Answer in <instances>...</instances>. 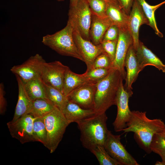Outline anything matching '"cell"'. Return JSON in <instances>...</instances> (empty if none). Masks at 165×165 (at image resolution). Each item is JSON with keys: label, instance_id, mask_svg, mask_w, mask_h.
Instances as JSON below:
<instances>
[{"label": "cell", "instance_id": "cell-9", "mask_svg": "<svg viewBox=\"0 0 165 165\" xmlns=\"http://www.w3.org/2000/svg\"><path fill=\"white\" fill-rule=\"evenodd\" d=\"M120 135H114L108 130L104 147L113 159L122 165H139L134 158L126 150L120 141Z\"/></svg>", "mask_w": 165, "mask_h": 165}, {"label": "cell", "instance_id": "cell-30", "mask_svg": "<svg viewBox=\"0 0 165 165\" xmlns=\"http://www.w3.org/2000/svg\"><path fill=\"white\" fill-rule=\"evenodd\" d=\"M92 14L100 17L106 16L107 2L104 0H86Z\"/></svg>", "mask_w": 165, "mask_h": 165}, {"label": "cell", "instance_id": "cell-22", "mask_svg": "<svg viewBox=\"0 0 165 165\" xmlns=\"http://www.w3.org/2000/svg\"><path fill=\"white\" fill-rule=\"evenodd\" d=\"M89 82L83 74L75 73L72 71L68 67L64 76L63 93L68 97L72 91Z\"/></svg>", "mask_w": 165, "mask_h": 165}, {"label": "cell", "instance_id": "cell-6", "mask_svg": "<svg viewBox=\"0 0 165 165\" xmlns=\"http://www.w3.org/2000/svg\"><path fill=\"white\" fill-rule=\"evenodd\" d=\"M68 20L76 28L82 36L90 41L89 31L92 13L86 0H79L75 6L69 7Z\"/></svg>", "mask_w": 165, "mask_h": 165}, {"label": "cell", "instance_id": "cell-8", "mask_svg": "<svg viewBox=\"0 0 165 165\" xmlns=\"http://www.w3.org/2000/svg\"><path fill=\"white\" fill-rule=\"evenodd\" d=\"M73 27V35L75 43L83 61L86 64V72L89 71L93 69L96 58L104 52L103 50L101 44L96 45L90 41L84 38L77 29Z\"/></svg>", "mask_w": 165, "mask_h": 165}, {"label": "cell", "instance_id": "cell-41", "mask_svg": "<svg viewBox=\"0 0 165 165\" xmlns=\"http://www.w3.org/2000/svg\"><path fill=\"white\" fill-rule=\"evenodd\" d=\"M161 136L165 137V130L162 133L159 134Z\"/></svg>", "mask_w": 165, "mask_h": 165}, {"label": "cell", "instance_id": "cell-34", "mask_svg": "<svg viewBox=\"0 0 165 165\" xmlns=\"http://www.w3.org/2000/svg\"><path fill=\"white\" fill-rule=\"evenodd\" d=\"M119 28L116 25L112 24L108 29L103 38L102 41H115L118 40Z\"/></svg>", "mask_w": 165, "mask_h": 165}, {"label": "cell", "instance_id": "cell-3", "mask_svg": "<svg viewBox=\"0 0 165 165\" xmlns=\"http://www.w3.org/2000/svg\"><path fill=\"white\" fill-rule=\"evenodd\" d=\"M122 79L119 72L113 68L107 76L96 83L93 108L96 113H105L110 107L116 105V94Z\"/></svg>", "mask_w": 165, "mask_h": 165}, {"label": "cell", "instance_id": "cell-42", "mask_svg": "<svg viewBox=\"0 0 165 165\" xmlns=\"http://www.w3.org/2000/svg\"><path fill=\"white\" fill-rule=\"evenodd\" d=\"M57 1L59 2L63 1L64 0H57Z\"/></svg>", "mask_w": 165, "mask_h": 165}, {"label": "cell", "instance_id": "cell-4", "mask_svg": "<svg viewBox=\"0 0 165 165\" xmlns=\"http://www.w3.org/2000/svg\"><path fill=\"white\" fill-rule=\"evenodd\" d=\"M73 27L68 20L66 26L53 34L43 37L42 42L62 55L71 57L83 61L75 43L73 37Z\"/></svg>", "mask_w": 165, "mask_h": 165}, {"label": "cell", "instance_id": "cell-36", "mask_svg": "<svg viewBox=\"0 0 165 165\" xmlns=\"http://www.w3.org/2000/svg\"><path fill=\"white\" fill-rule=\"evenodd\" d=\"M134 0H118L120 7L128 15L131 11Z\"/></svg>", "mask_w": 165, "mask_h": 165}, {"label": "cell", "instance_id": "cell-24", "mask_svg": "<svg viewBox=\"0 0 165 165\" xmlns=\"http://www.w3.org/2000/svg\"><path fill=\"white\" fill-rule=\"evenodd\" d=\"M56 107L47 98H39L33 101L31 111L28 114L34 118H43L52 112Z\"/></svg>", "mask_w": 165, "mask_h": 165}, {"label": "cell", "instance_id": "cell-29", "mask_svg": "<svg viewBox=\"0 0 165 165\" xmlns=\"http://www.w3.org/2000/svg\"><path fill=\"white\" fill-rule=\"evenodd\" d=\"M113 68H94L83 74L89 82L97 83L107 76Z\"/></svg>", "mask_w": 165, "mask_h": 165}, {"label": "cell", "instance_id": "cell-39", "mask_svg": "<svg viewBox=\"0 0 165 165\" xmlns=\"http://www.w3.org/2000/svg\"><path fill=\"white\" fill-rule=\"evenodd\" d=\"M107 3L115 4L120 6L118 0H104Z\"/></svg>", "mask_w": 165, "mask_h": 165}, {"label": "cell", "instance_id": "cell-19", "mask_svg": "<svg viewBox=\"0 0 165 165\" xmlns=\"http://www.w3.org/2000/svg\"><path fill=\"white\" fill-rule=\"evenodd\" d=\"M136 54L143 69L148 65H151L155 67L163 72H165V64L140 41L136 50Z\"/></svg>", "mask_w": 165, "mask_h": 165}, {"label": "cell", "instance_id": "cell-11", "mask_svg": "<svg viewBox=\"0 0 165 165\" xmlns=\"http://www.w3.org/2000/svg\"><path fill=\"white\" fill-rule=\"evenodd\" d=\"M46 62L41 55L37 53L30 57L22 64L13 66L10 71L18 75L24 83H25L35 78L41 77L42 70Z\"/></svg>", "mask_w": 165, "mask_h": 165}, {"label": "cell", "instance_id": "cell-16", "mask_svg": "<svg viewBox=\"0 0 165 165\" xmlns=\"http://www.w3.org/2000/svg\"><path fill=\"white\" fill-rule=\"evenodd\" d=\"M124 66L127 69V75L124 87L127 92L133 94L132 84L137 79L140 72L143 70L138 61L133 44L130 46L128 51Z\"/></svg>", "mask_w": 165, "mask_h": 165}, {"label": "cell", "instance_id": "cell-14", "mask_svg": "<svg viewBox=\"0 0 165 165\" xmlns=\"http://www.w3.org/2000/svg\"><path fill=\"white\" fill-rule=\"evenodd\" d=\"M143 24L148 25V20L139 2L137 0H134L129 15L127 26L133 38V46L135 51L139 42V28Z\"/></svg>", "mask_w": 165, "mask_h": 165}, {"label": "cell", "instance_id": "cell-15", "mask_svg": "<svg viewBox=\"0 0 165 165\" xmlns=\"http://www.w3.org/2000/svg\"><path fill=\"white\" fill-rule=\"evenodd\" d=\"M96 83L89 82L72 91L68 96L69 101L85 109H93Z\"/></svg>", "mask_w": 165, "mask_h": 165}, {"label": "cell", "instance_id": "cell-17", "mask_svg": "<svg viewBox=\"0 0 165 165\" xmlns=\"http://www.w3.org/2000/svg\"><path fill=\"white\" fill-rule=\"evenodd\" d=\"M18 87V99L12 120L9 122L13 123L23 116L28 114L31 109L33 101L27 93L24 84L21 78L15 75Z\"/></svg>", "mask_w": 165, "mask_h": 165}, {"label": "cell", "instance_id": "cell-38", "mask_svg": "<svg viewBox=\"0 0 165 165\" xmlns=\"http://www.w3.org/2000/svg\"><path fill=\"white\" fill-rule=\"evenodd\" d=\"M79 0H70L69 7L75 6L77 5Z\"/></svg>", "mask_w": 165, "mask_h": 165}, {"label": "cell", "instance_id": "cell-21", "mask_svg": "<svg viewBox=\"0 0 165 165\" xmlns=\"http://www.w3.org/2000/svg\"><path fill=\"white\" fill-rule=\"evenodd\" d=\"M106 16L119 29L127 28L129 15L119 6L107 3Z\"/></svg>", "mask_w": 165, "mask_h": 165}, {"label": "cell", "instance_id": "cell-13", "mask_svg": "<svg viewBox=\"0 0 165 165\" xmlns=\"http://www.w3.org/2000/svg\"><path fill=\"white\" fill-rule=\"evenodd\" d=\"M132 44L133 38L128 29H119L115 58L112 68L118 70L123 80H125L127 75L124 68L125 58L130 46Z\"/></svg>", "mask_w": 165, "mask_h": 165}, {"label": "cell", "instance_id": "cell-25", "mask_svg": "<svg viewBox=\"0 0 165 165\" xmlns=\"http://www.w3.org/2000/svg\"><path fill=\"white\" fill-rule=\"evenodd\" d=\"M141 5L144 13L149 22V25L154 31L155 34L162 38L163 34L160 31L157 26L155 17V12L159 8L165 4V0L157 5L152 6L149 4L145 0H137Z\"/></svg>", "mask_w": 165, "mask_h": 165}, {"label": "cell", "instance_id": "cell-40", "mask_svg": "<svg viewBox=\"0 0 165 165\" xmlns=\"http://www.w3.org/2000/svg\"><path fill=\"white\" fill-rule=\"evenodd\" d=\"M155 164V165H165V162L162 160V161H157Z\"/></svg>", "mask_w": 165, "mask_h": 165}, {"label": "cell", "instance_id": "cell-23", "mask_svg": "<svg viewBox=\"0 0 165 165\" xmlns=\"http://www.w3.org/2000/svg\"><path fill=\"white\" fill-rule=\"evenodd\" d=\"M25 90L33 101L39 98H47L45 85L41 77L32 79L24 83Z\"/></svg>", "mask_w": 165, "mask_h": 165}, {"label": "cell", "instance_id": "cell-12", "mask_svg": "<svg viewBox=\"0 0 165 165\" xmlns=\"http://www.w3.org/2000/svg\"><path fill=\"white\" fill-rule=\"evenodd\" d=\"M68 67L58 61L44 64L41 78L44 83L60 90L63 93L64 76Z\"/></svg>", "mask_w": 165, "mask_h": 165}, {"label": "cell", "instance_id": "cell-10", "mask_svg": "<svg viewBox=\"0 0 165 165\" xmlns=\"http://www.w3.org/2000/svg\"><path fill=\"white\" fill-rule=\"evenodd\" d=\"M35 118L30 114L24 115L13 123L9 122L7 125L12 137L23 144L36 141L33 133Z\"/></svg>", "mask_w": 165, "mask_h": 165}, {"label": "cell", "instance_id": "cell-26", "mask_svg": "<svg viewBox=\"0 0 165 165\" xmlns=\"http://www.w3.org/2000/svg\"><path fill=\"white\" fill-rule=\"evenodd\" d=\"M45 85L47 99L62 111L69 101L68 97L58 89L50 85Z\"/></svg>", "mask_w": 165, "mask_h": 165}, {"label": "cell", "instance_id": "cell-32", "mask_svg": "<svg viewBox=\"0 0 165 165\" xmlns=\"http://www.w3.org/2000/svg\"><path fill=\"white\" fill-rule=\"evenodd\" d=\"M112 62L107 55L103 52L96 58L93 68H112Z\"/></svg>", "mask_w": 165, "mask_h": 165}, {"label": "cell", "instance_id": "cell-27", "mask_svg": "<svg viewBox=\"0 0 165 165\" xmlns=\"http://www.w3.org/2000/svg\"><path fill=\"white\" fill-rule=\"evenodd\" d=\"M33 133L36 141L41 143L45 146L47 141V132L43 118H35Z\"/></svg>", "mask_w": 165, "mask_h": 165}, {"label": "cell", "instance_id": "cell-2", "mask_svg": "<svg viewBox=\"0 0 165 165\" xmlns=\"http://www.w3.org/2000/svg\"><path fill=\"white\" fill-rule=\"evenodd\" d=\"M107 119L105 113H95L76 123L84 147L91 151L98 146H104L108 130Z\"/></svg>", "mask_w": 165, "mask_h": 165}, {"label": "cell", "instance_id": "cell-35", "mask_svg": "<svg viewBox=\"0 0 165 165\" xmlns=\"http://www.w3.org/2000/svg\"><path fill=\"white\" fill-rule=\"evenodd\" d=\"M4 86L2 83L0 84V112L1 114L3 113L6 109V101L4 97L5 91Z\"/></svg>", "mask_w": 165, "mask_h": 165}, {"label": "cell", "instance_id": "cell-18", "mask_svg": "<svg viewBox=\"0 0 165 165\" xmlns=\"http://www.w3.org/2000/svg\"><path fill=\"white\" fill-rule=\"evenodd\" d=\"M112 24V22L107 16L100 17L92 14L89 31L90 41L96 45L101 44L106 31Z\"/></svg>", "mask_w": 165, "mask_h": 165}, {"label": "cell", "instance_id": "cell-33", "mask_svg": "<svg viewBox=\"0 0 165 165\" xmlns=\"http://www.w3.org/2000/svg\"><path fill=\"white\" fill-rule=\"evenodd\" d=\"M150 148L152 151L154 149L165 150V137L159 133L155 134L151 141Z\"/></svg>", "mask_w": 165, "mask_h": 165}, {"label": "cell", "instance_id": "cell-37", "mask_svg": "<svg viewBox=\"0 0 165 165\" xmlns=\"http://www.w3.org/2000/svg\"><path fill=\"white\" fill-rule=\"evenodd\" d=\"M152 151L159 155L161 157L162 160L165 162V150L154 149L152 150Z\"/></svg>", "mask_w": 165, "mask_h": 165}, {"label": "cell", "instance_id": "cell-28", "mask_svg": "<svg viewBox=\"0 0 165 165\" xmlns=\"http://www.w3.org/2000/svg\"><path fill=\"white\" fill-rule=\"evenodd\" d=\"M90 152L96 157L100 165H122L110 156L103 146H98Z\"/></svg>", "mask_w": 165, "mask_h": 165}, {"label": "cell", "instance_id": "cell-31", "mask_svg": "<svg viewBox=\"0 0 165 165\" xmlns=\"http://www.w3.org/2000/svg\"><path fill=\"white\" fill-rule=\"evenodd\" d=\"M117 42L118 40L102 41L101 43L104 52L108 57L112 64L115 59Z\"/></svg>", "mask_w": 165, "mask_h": 165}, {"label": "cell", "instance_id": "cell-5", "mask_svg": "<svg viewBox=\"0 0 165 165\" xmlns=\"http://www.w3.org/2000/svg\"><path fill=\"white\" fill-rule=\"evenodd\" d=\"M43 118L47 132L45 147L50 153H53L57 147L70 123L62 112L57 107Z\"/></svg>", "mask_w": 165, "mask_h": 165}, {"label": "cell", "instance_id": "cell-1", "mask_svg": "<svg viewBox=\"0 0 165 165\" xmlns=\"http://www.w3.org/2000/svg\"><path fill=\"white\" fill-rule=\"evenodd\" d=\"M146 112L131 111V116L122 131L132 132L139 144L148 153L152 152L150 145L155 134L165 130V124L161 119L148 118Z\"/></svg>", "mask_w": 165, "mask_h": 165}, {"label": "cell", "instance_id": "cell-20", "mask_svg": "<svg viewBox=\"0 0 165 165\" xmlns=\"http://www.w3.org/2000/svg\"><path fill=\"white\" fill-rule=\"evenodd\" d=\"M62 112L70 124L92 116L96 113L93 109H85L69 100Z\"/></svg>", "mask_w": 165, "mask_h": 165}, {"label": "cell", "instance_id": "cell-7", "mask_svg": "<svg viewBox=\"0 0 165 165\" xmlns=\"http://www.w3.org/2000/svg\"><path fill=\"white\" fill-rule=\"evenodd\" d=\"M122 79L117 92L116 97V105L117 108L116 118L112 123L114 130L117 132L122 131L126 127L127 123L131 116L128 102L133 93L126 90L123 84Z\"/></svg>", "mask_w": 165, "mask_h": 165}]
</instances>
